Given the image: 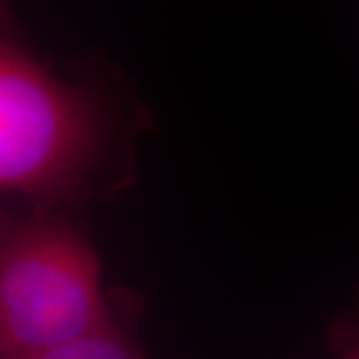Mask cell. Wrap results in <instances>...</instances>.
Here are the masks:
<instances>
[{
  "label": "cell",
  "mask_w": 359,
  "mask_h": 359,
  "mask_svg": "<svg viewBox=\"0 0 359 359\" xmlns=\"http://www.w3.org/2000/svg\"><path fill=\"white\" fill-rule=\"evenodd\" d=\"M334 359H359V309L351 318L341 320L332 332Z\"/></svg>",
  "instance_id": "4"
},
{
  "label": "cell",
  "mask_w": 359,
  "mask_h": 359,
  "mask_svg": "<svg viewBox=\"0 0 359 359\" xmlns=\"http://www.w3.org/2000/svg\"><path fill=\"white\" fill-rule=\"evenodd\" d=\"M136 306L124 304L108 323L58 346L0 359H150L134 334Z\"/></svg>",
  "instance_id": "3"
},
{
  "label": "cell",
  "mask_w": 359,
  "mask_h": 359,
  "mask_svg": "<svg viewBox=\"0 0 359 359\" xmlns=\"http://www.w3.org/2000/svg\"><path fill=\"white\" fill-rule=\"evenodd\" d=\"M118 124L88 80L56 74L14 34L0 40V188L30 208L65 210L98 190Z\"/></svg>",
  "instance_id": "1"
},
{
  "label": "cell",
  "mask_w": 359,
  "mask_h": 359,
  "mask_svg": "<svg viewBox=\"0 0 359 359\" xmlns=\"http://www.w3.org/2000/svg\"><path fill=\"white\" fill-rule=\"evenodd\" d=\"M88 233L58 210L30 208L0 230V358L58 346L114 318Z\"/></svg>",
  "instance_id": "2"
}]
</instances>
